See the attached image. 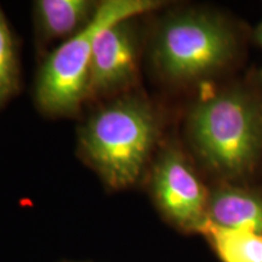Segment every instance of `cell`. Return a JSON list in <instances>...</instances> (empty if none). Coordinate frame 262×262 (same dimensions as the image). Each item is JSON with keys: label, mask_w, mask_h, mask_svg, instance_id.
<instances>
[{"label": "cell", "mask_w": 262, "mask_h": 262, "mask_svg": "<svg viewBox=\"0 0 262 262\" xmlns=\"http://www.w3.org/2000/svg\"><path fill=\"white\" fill-rule=\"evenodd\" d=\"M255 37H256V40H257L258 44H260L262 47V22L260 25H258V27L256 29V33H255ZM260 78L262 79V70L260 72Z\"/></svg>", "instance_id": "obj_11"}, {"label": "cell", "mask_w": 262, "mask_h": 262, "mask_svg": "<svg viewBox=\"0 0 262 262\" xmlns=\"http://www.w3.org/2000/svg\"><path fill=\"white\" fill-rule=\"evenodd\" d=\"M152 191L170 220L183 229L201 232L208 221L209 192L181 150L169 147L159 156Z\"/></svg>", "instance_id": "obj_5"}, {"label": "cell", "mask_w": 262, "mask_h": 262, "mask_svg": "<svg viewBox=\"0 0 262 262\" xmlns=\"http://www.w3.org/2000/svg\"><path fill=\"white\" fill-rule=\"evenodd\" d=\"M131 19L110 26L95 39L90 62L89 95L112 93L135 80L137 42Z\"/></svg>", "instance_id": "obj_6"}, {"label": "cell", "mask_w": 262, "mask_h": 262, "mask_svg": "<svg viewBox=\"0 0 262 262\" xmlns=\"http://www.w3.org/2000/svg\"><path fill=\"white\" fill-rule=\"evenodd\" d=\"M195 152L211 171L239 178L253 170L262 148V112L248 93L228 89L202 98L189 117Z\"/></svg>", "instance_id": "obj_2"}, {"label": "cell", "mask_w": 262, "mask_h": 262, "mask_svg": "<svg viewBox=\"0 0 262 262\" xmlns=\"http://www.w3.org/2000/svg\"><path fill=\"white\" fill-rule=\"evenodd\" d=\"M97 6L89 0H39L35 3L39 27L45 37L51 39L70 37L79 32L93 19Z\"/></svg>", "instance_id": "obj_8"}, {"label": "cell", "mask_w": 262, "mask_h": 262, "mask_svg": "<svg viewBox=\"0 0 262 262\" xmlns=\"http://www.w3.org/2000/svg\"><path fill=\"white\" fill-rule=\"evenodd\" d=\"M158 136L152 107L136 96L106 104L80 130L85 158L110 187L126 188L140 179Z\"/></svg>", "instance_id": "obj_1"}, {"label": "cell", "mask_w": 262, "mask_h": 262, "mask_svg": "<svg viewBox=\"0 0 262 262\" xmlns=\"http://www.w3.org/2000/svg\"><path fill=\"white\" fill-rule=\"evenodd\" d=\"M231 28L217 16L189 11L170 17L157 34L155 63L173 81L202 79L220 71L233 56Z\"/></svg>", "instance_id": "obj_4"}, {"label": "cell", "mask_w": 262, "mask_h": 262, "mask_svg": "<svg viewBox=\"0 0 262 262\" xmlns=\"http://www.w3.org/2000/svg\"><path fill=\"white\" fill-rule=\"evenodd\" d=\"M208 221L219 227L247 229L262 235V195L237 186H219L209 193Z\"/></svg>", "instance_id": "obj_7"}, {"label": "cell", "mask_w": 262, "mask_h": 262, "mask_svg": "<svg viewBox=\"0 0 262 262\" xmlns=\"http://www.w3.org/2000/svg\"><path fill=\"white\" fill-rule=\"evenodd\" d=\"M17 88V63L14 40L0 9V106L15 93Z\"/></svg>", "instance_id": "obj_10"}, {"label": "cell", "mask_w": 262, "mask_h": 262, "mask_svg": "<svg viewBox=\"0 0 262 262\" xmlns=\"http://www.w3.org/2000/svg\"><path fill=\"white\" fill-rule=\"evenodd\" d=\"M224 262H262V235L247 231L219 227L211 222L201 229Z\"/></svg>", "instance_id": "obj_9"}, {"label": "cell", "mask_w": 262, "mask_h": 262, "mask_svg": "<svg viewBox=\"0 0 262 262\" xmlns=\"http://www.w3.org/2000/svg\"><path fill=\"white\" fill-rule=\"evenodd\" d=\"M162 5L155 0H107L94 17L47 58L39 73L37 101L50 114L74 113L89 95L90 62L95 39L103 29Z\"/></svg>", "instance_id": "obj_3"}]
</instances>
